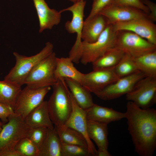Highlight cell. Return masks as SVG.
Here are the masks:
<instances>
[{
  "label": "cell",
  "instance_id": "6da1fadb",
  "mask_svg": "<svg viewBox=\"0 0 156 156\" xmlns=\"http://www.w3.org/2000/svg\"><path fill=\"white\" fill-rule=\"evenodd\" d=\"M125 112L128 129L140 156H152L156 149V110L141 108L129 101Z\"/></svg>",
  "mask_w": 156,
  "mask_h": 156
},
{
  "label": "cell",
  "instance_id": "7a4b0ae2",
  "mask_svg": "<svg viewBox=\"0 0 156 156\" xmlns=\"http://www.w3.org/2000/svg\"><path fill=\"white\" fill-rule=\"evenodd\" d=\"M53 87L47 104L51 120L55 127L64 126L72 111L70 92L65 79L61 78Z\"/></svg>",
  "mask_w": 156,
  "mask_h": 156
},
{
  "label": "cell",
  "instance_id": "3957f363",
  "mask_svg": "<svg viewBox=\"0 0 156 156\" xmlns=\"http://www.w3.org/2000/svg\"><path fill=\"white\" fill-rule=\"evenodd\" d=\"M53 44L47 42L39 52L31 56H26L14 52L15 64L4 80L21 86L24 84L26 77L34 67L53 52Z\"/></svg>",
  "mask_w": 156,
  "mask_h": 156
},
{
  "label": "cell",
  "instance_id": "277c9868",
  "mask_svg": "<svg viewBox=\"0 0 156 156\" xmlns=\"http://www.w3.org/2000/svg\"><path fill=\"white\" fill-rule=\"evenodd\" d=\"M86 4L85 1H80L60 11L61 13L65 11H69L72 14V20L66 22L65 27L68 33H75L77 34L75 42L69 52L68 57L73 62L77 64L80 62L81 56L82 46L81 36Z\"/></svg>",
  "mask_w": 156,
  "mask_h": 156
},
{
  "label": "cell",
  "instance_id": "5b68a950",
  "mask_svg": "<svg viewBox=\"0 0 156 156\" xmlns=\"http://www.w3.org/2000/svg\"><path fill=\"white\" fill-rule=\"evenodd\" d=\"M57 57L53 52L40 62L28 74L24 84L34 88L54 86L57 81L55 75Z\"/></svg>",
  "mask_w": 156,
  "mask_h": 156
},
{
  "label": "cell",
  "instance_id": "8992f818",
  "mask_svg": "<svg viewBox=\"0 0 156 156\" xmlns=\"http://www.w3.org/2000/svg\"><path fill=\"white\" fill-rule=\"evenodd\" d=\"M116 34L113 25L109 24L94 42L82 41L80 62L84 65L92 63L108 50L115 47Z\"/></svg>",
  "mask_w": 156,
  "mask_h": 156
},
{
  "label": "cell",
  "instance_id": "52a82bcc",
  "mask_svg": "<svg viewBox=\"0 0 156 156\" xmlns=\"http://www.w3.org/2000/svg\"><path fill=\"white\" fill-rule=\"evenodd\" d=\"M2 127L0 132V151L14 149L20 140L27 137L31 129L24 119L14 113L9 116L8 122Z\"/></svg>",
  "mask_w": 156,
  "mask_h": 156
},
{
  "label": "cell",
  "instance_id": "ba28073f",
  "mask_svg": "<svg viewBox=\"0 0 156 156\" xmlns=\"http://www.w3.org/2000/svg\"><path fill=\"white\" fill-rule=\"evenodd\" d=\"M115 47L133 57L156 50V45L135 34L127 30L116 31Z\"/></svg>",
  "mask_w": 156,
  "mask_h": 156
},
{
  "label": "cell",
  "instance_id": "9c48e42d",
  "mask_svg": "<svg viewBox=\"0 0 156 156\" xmlns=\"http://www.w3.org/2000/svg\"><path fill=\"white\" fill-rule=\"evenodd\" d=\"M126 99L142 109L150 108L156 103V77L146 76L140 80Z\"/></svg>",
  "mask_w": 156,
  "mask_h": 156
},
{
  "label": "cell",
  "instance_id": "30bf717a",
  "mask_svg": "<svg viewBox=\"0 0 156 156\" xmlns=\"http://www.w3.org/2000/svg\"><path fill=\"white\" fill-rule=\"evenodd\" d=\"M51 89L50 86L34 88L26 86L21 90L17 99L14 113L25 119L30 112L44 101Z\"/></svg>",
  "mask_w": 156,
  "mask_h": 156
},
{
  "label": "cell",
  "instance_id": "8fae6325",
  "mask_svg": "<svg viewBox=\"0 0 156 156\" xmlns=\"http://www.w3.org/2000/svg\"><path fill=\"white\" fill-rule=\"evenodd\" d=\"M146 76L143 73L138 71L119 78L94 94L103 100H110L117 98L131 92L140 80Z\"/></svg>",
  "mask_w": 156,
  "mask_h": 156
},
{
  "label": "cell",
  "instance_id": "7c38bea8",
  "mask_svg": "<svg viewBox=\"0 0 156 156\" xmlns=\"http://www.w3.org/2000/svg\"><path fill=\"white\" fill-rule=\"evenodd\" d=\"M115 31L132 32L156 45V25L147 17H142L112 24Z\"/></svg>",
  "mask_w": 156,
  "mask_h": 156
},
{
  "label": "cell",
  "instance_id": "4fadbf2b",
  "mask_svg": "<svg viewBox=\"0 0 156 156\" xmlns=\"http://www.w3.org/2000/svg\"><path fill=\"white\" fill-rule=\"evenodd\" d=\"M114 68L93 70L84 74L81 84L91 93L100 91L119 78Z\"/></svg>",
  "mask_w": 156,
  "mask_h": 156
},
{
  "label": "cell",
  "instance_id": "5bb4252c",
  "mask_svg": "<svg viewBox=\"0 0 156 156\" xmlns=\"http://www.w3.org/2000/svg\"><path fill=\"white\" fill-rule=\"evenodd\" d=\"M72 111L64 126L73 129L82 134L86 139L88 149L91 156H98L97 151L89 138L87 130V120L85 110L77 103L70 93Z\"/></svg>",
  "mask_w": 156,
  "mask_h": 156
},
{
  "label": "cell",
  "instance_id": "9a60e30c",
  "mask_svg": "<svg viewBox=\"0 0 156 156\" xmlns=\"http://www.w3.org/2000/svg\"><path fill=\"white\" fill-rule=\"evenodd\" d=\"M99 13L106 18L109 24H114L138 18H148V15L139 9L114 4L104 8Z\"/></svg>",
  "mask_w": 156,
  "mask_h": 156
},
{
  "label": "cell",
  "instance_id": "2e32d148",
  "mask_svg": "<svg viewBox=\"0 0 156 156\" xmlns=\"http://www.w3.org/2000/svg\"><path fill=\"white\" fill-rule=\"evenodd\" d=\"M39 23V32L46 29H51L60 22L61 12L51 9L44 0H33Z\"/></svg>",
  "mask_w": 156,
  "mask_h": 156
},
{
  "label": "cell",
  "instance_id": "e0dca14e",
  "mask_svg": "<svg viewBox=\"0 0 156 156\" xmlns=\"http://www.w3.org/2000/svg\"><path fill=\"white\" fill-rule=\"evenodd\" d=\"M87 130L89 138L98 147V156H111L108 150L107 125L87 120Z\"/></svg>",
  "mask_w": 156,
  "mask_h": 156
},
{
  "label": "cell",
  "instance_id": "ac0fdd59",
  "mask_svg": "<svg viewBox=\"0 0 156 156\" xmlns=\"http://www.w3.org/2000/svg\"><path fill=\"white\" fill-rule=\"evenodd\" d=\"M85 111L88 120L107 125L126 117L125 112H121L94 103Z\"/></svg>",
  "mask_w": 156,
  "mask_h": 156
},
{
  "label": "cell",
  "instance_id": "d6986e66",
  "mask_svg": "<svg viewBox=\"0 0 156 156\" xmlns=\"http://www.w3.org/2000/svg\"><path fill=\"white\" fill-rule=\"evenodd\" d=\"M109 25L107 19L99 13L83 22L81 38L83 41L92 43L96 41Z\"/></svg>",
  "mask_w": 156,
  "mask_h": 156
},
{
  "label": "cell",
  "instance_id": "ffe728a7",
  "mask_svg": "<svg viewBox=\"0 0 156 156\" xmlns=\"http://www.w3.org/2000/svg\"><path fill=\"white\" fill-rule=\"evenodd\" d=\"M24 120L31 128L40 127L54 128L49 115L47 101H43L33 109Z\"/></svg>",
  "mask_w": 156,
  "mask_h": 156
},
{
  "label": "cell",
  "instance_id": "44dd1931",
  "mask_svg": "<svg viewBox=\"0 0 156 156\" xmlns=\"http://www.w3.org/2000/svg\"><path fill=\"white\" fill-rule=\"evenodd\" d=\"M64 79L71 95L81 108L86 110L93 105L90 92L79 82L70 78Z\"/></svg>",
  "mask_w": 156,
  "mask_h": 156
},
{
  "label": "cell",
  "instance_id": "7402d4cb",
  "mask_svg": "<svg viewBox=\"0 0 156 156\" xmlns=\"http://www.w3.org/2000/svg\"><path fill=\"white\" fill-rule=\"evenodd\" d=\"M83 74L75 67L73 62L68 57H57L55 75L57 80L61 78H69L81 84Z\"/></svg>",
  "mask_w": 156,
  "mask_h": 156
},
{
  "label": "cell",
  "instance_id": "603a6c76",
  "mask_svg": "<svg viewBox=\"0 0 156 156\" xmlns=\"http://www.w3.org/2000/svg\"><path fill=\"white\" fill-rule=\"evenodd\" d=\"M39 151V156H62L61 141L54 128L47 129L46 137Z\"/></svg>",
  "mask_w": 156,
  "mask_h": 156
},
{
  "label": "cell",
  "instance_id": "cb8c5ba5",
  "mask_svg": "<svg viewBox=\"0 0 156 156\" xmlns=\"http://www.w3.org/2000/svg\"><path fill=\"white\" fill-rule=\"evenodd\" d=\"M125 53L122 50L116 47L110 49L92 63L93 70L114 67Z\"/></svg>",
  "mask_w": 156,
  "mask_h": 156
},
{
  "label": "cell",
  "instance_id": "d4e9b609",
  "mask_svg": "<svg viewBox=\"0 0 156 156\" xmlns=\"http://www.w3.org/2000/svg\"><path fill=\"white\" fill-rule=\"evenodd\" d=\"M54 128L62 142L68 144L77 145L88 149L86 139L78 131L64 126Z\"/></svg>",
  "mask_w": 156,
  "mask_h": 156
},
{
  "label": "cell",
  "instance_id": "484cf974",
  "mask_svg": "<svg viewBox=\"0 0 156 156\" xmlns=\"http://www.w3.org/2000/svg\"><path fill=\"white\" fill-rule=\"evenodd\" d=\"M22 89L17 84L0 81V103L8 105L14 109L17 99Z\"/></svg>",
  "mask_w": 156,
  "mask_h": 156
},
{
  "label": "cell",
  "instance_id": "4316f807",
  "mask_svg": "<svg viewBox=\"0 0 156 156\" xmlns=\"http://www.w3.org/2000/svg\"><path fill=\"white\" fill-rule=\"evenodd\" d=\"M133 58L139 71L146 76L156 77V50Z\"/></svg>",
  "mask_w": 156,
  "mask_h": 156
},
{
  "label": "cell",
  "instance_id": "83f0119b",
  "mask_svg": "<svg viewBox=\"0 0 156 156\" xmlns=\"http://www.w3.org/2000/svg\"><path fill=\"white\" fill-rule=\"evenodd\" d=\"M114 69L116 74L119 78L139 71L133 57L127 53H125L114 67Z\"/></svg>",
  "mask_w": 156,
  "mask_h": 156
},
{
  "label": "cell",
  "instance_id": "f1b7e54d",
  "mask_svg": "<svg viewBox=\"0 0 156 156\" xmlns=\"http://www.w3.org/2000/svg\"><path fill=\"white\" fill-rule=\"evenodd\" d=\"M14 149L22 156H39V149L27 137L20 140Z\"/></svg>",
  "mask_w": 156,
  "mask_h": 156
},
{
  "label": "cell",
  "instance_id": "f546056e",
  "mask_svg": "<svg viewBox=\"0 0 156 156\" xmlns=\"http://www.w3.org/2000/svg\"><path fill=\"white\" fill-rule=\"evenodd\" d=\"M61 154L62 156H91L87 148L77 145L67 144L62 141Z\"/></svg>",
  "mask_w": 156,
  "mask_h": 156
},
{
  "label": "cell",
  "instance_id": "4dcf8cb0",
  "mask_svg": "<svg viewBox=\"0 0 156 156\" xmlns=\"http://www.w3.org/2000/svg\"><path fill=\"white\" fill-rule=\"evenodd\" d=\"M47 130L44 127L31 128L28 134L27 137L39 150L46 137Z\"/></svg>",
  "mask_w": 156,
  "mask_h": 156
},
{
  "label": "cell",
  "instance_id": "1f68e13d",
  "mask_svg": "<svg viewBox=\"0 0 156 156\" xmlns=\"http://www.w3.org/2000/svg\"><path fill=\"white\" fill-rule=\"evenodd\" d=\"M115 0H93L92 8L86 19H89L99 14L103 10L113 4Z\"/></svg>",
  "mask_w": 156,
  "mask_h": 156
},
{
  "label": "cell",
  "instance_id": "d6a6232c",
  "mask_svg": "<svg viewBox=\"0 0 156 156\" xmlns=\"http://www.w3.org/2000/svg\"><path fill=\"white\" fill-rule=\"evenodd\" d=\"M113 4L136 8L142 11L148 15L150 13L148 7L141 0H115Z\"/></svg>",
  "mask_w": 156,
  "mask_h": 156
},
{
  "label": "cell",
  "instance_id": "836d02e7",
  "mask_svg": "<svg viewBox=\"0 0 156 156\" xmlns=\"http://www.w3.org/2000/svg\"><path fill=\"white\" fill-rule=\"evenodd\" d=\"M14 113L13 109L10 106L0 103V119L3 123H7L8 118Z\"/></svg>",
  "mask_w": 156,
  "mask_h": 156
},
{
  "label": "cell",
  "instance_id": "e575fe53",
  "mask_svg": "<svg viewBox=\"0 0 156 156\" xmlns=\"http://www.w3.org/2000/svg\"><path fill=\"white\" fill-rule=\"evenodd\" d=\"M143 3L149 9L150 13L148 18L153 22L156 21V4L150 0H141Z\"/></svg>",
  "mask_w": 156,
  "mask_h": 156
},
{
  "label": "cell",
  "instance_id": "d590c367",
  "mask_svg": "<svg viewBox=\"0 0 156 156\" xmlns=\"http://www.w3.org/2000/svg\"><path fill=\"white\" fill-rule=\"evenodd\" d=\"M0 156H22L14 149H5L0 151Z\"/></svg>",
  "mask_w": 156,
  "mask_h": 156
},
{
  "label": "cell",
  "instance_id": "8d00e7d4",
  "mask_svg": "<svg viewBox=\"0 0 156 156\" xmlns=\"http://www.w3.org/2000/svg\"><path fill=\"white\" fill-rule=\"evenodd\" d=\"M69 0V1H71L74 3H76L77 2L80 1H83L84 0Z\"/></svg>",
  "mask_w": 156,
  "mask_h": 156
},
{
  "label": "cell",
  "instance_id": "74e56055",
  "mask_svg": "<svg viewBox=\"0 0 156 156\" xmlns=\"http://www.w3.org/2000/svg\"><path fill=\"white\" fill-rule=\"evenodd\" d=\"M2 129V127L1 126V124H0V132L1 131V130Z\"/></svg>",
  "mask_w": 156,
  "mask_h": 156
}]
</instances>
